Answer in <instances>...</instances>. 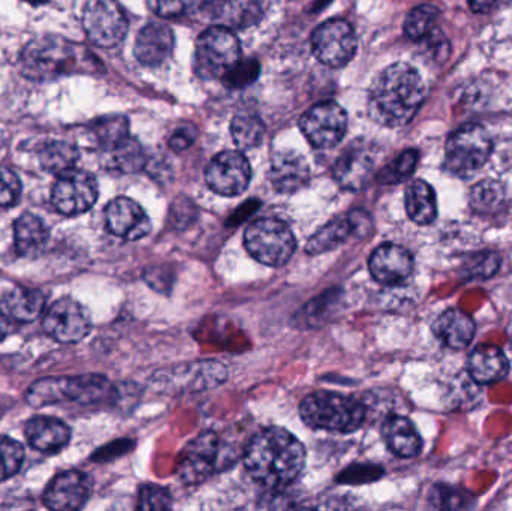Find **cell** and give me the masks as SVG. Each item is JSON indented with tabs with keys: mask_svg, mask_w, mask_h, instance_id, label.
Instances as JSON below:
<instances>
[{
	"mask_svg": "<svg viewBox=\"0 0 512 511\" xmlns=\"http://www.w3.org/2000/svg\"><path fill=\"white\" fill-rule=\"evenodd\" d=\"M426 96V86L417 69L394 63L373 80L369 92L370 119L385 128H400L414 119Z\"/></svg>",
	"mask_w": 512,
	"mask_h": 511,
	"instance_id": "1",
	"label": "cell"
},
{
	"mask_svg": "<svg viewBox=\"0 0 512 511\" xmlns=\"http://www.w3.org/2000/svg\"><path fill=\"white\" fill-rule=\"evenodd\" d=\"M306 464L303 444L282 428H267L252 437L245 450L248 473L267 488H285Z\"/></svg>",
	"mask_w": 512,
	"mask_h": 511,
	"instance_id": "2",
	"label": "cell"
},
{
	"mask_svg": "<svg viewBox=\"0 0 512 511\" xmlns=\"http://www.w3.org/2000/svg\"><path fill=\"white\" fill-rule=\"evenodd\" d=\"M116 395L113 384L102 375L42 378L29 387L26 401L30 407L78 402L81 405L101 404Z\"/></svg>",
	"mask_w": 512,
	"mask_h": 511,
	"instance_id": "3",
	"label": "cell"
},
{
	"mask_svg": "<svg viewBox=\"0 0 512 511\" xmlns=\"http://www.w3.org/2000/svg\"><path fill=\"white\" fill-rule=\"evenodd\" d=\"M300 416L310 428L351 434L363 425L366 407L348 396L316 392L303 399Z\"/></svg>",
	"mask_w": 512,
	"mask_h": 511,
	"instance_id": "4",
	"label": "cell"
},
{
	"mask_svg": "<svg viewBox=\"0 0 512 511\" xmlns=\"http://www.w3.org/2000/svg\"><path fill=\"white\" fill-rule=\"evenodd\" d=\"M78 63L77 48L62 36L32 39L20 57L21 72L33 81H50L71 74Z\"/></svg>",
	"mask_w": 512,
	"mask_h": 511,
	"instance_id": "5",
	"label": "cell"
},
{
	"mask_svg": "<svg viewBox=\"0 0 512 511\" xmlns=\"http://www.w3.org/2000/svg\"><path fill=\"white\" fill-rule=\"evenodd\" d=\"M249 254L265 266L279 267L288 263L297 248L294 233L285 222L261 218L252 222L245 233Z\"/></svg>",
	"mask_w": 512,
	"mask_h": 511,
	"instance_id": "6",
	"label": "cell"
},
{
	"mask_svg": "<svg viewBox=\"0 0 512 511\" xmlns=\"http://www.w3.org/2000/svg\"><path fill=\"white\" fill-rule=\"evenodd\" d=\"M242 56L233 30L213 26L201 33L195 45V72L204 80L222 78Z\"/></svg>",
	"mask_w": 512,
	"mask_h": 511,
	"instance_id": "7",
	"label": "cell"
},
{
	"mask_svg": "<svg viewBox=\"0 0 512 511\" xmlns=\"http://www.w3.org/2000/svg\"><path fill=\"white\" fill-rule=\"evenodd\" d=\"M493 144L486 129L465 125L454 131L445 147V167L454 176L471 177L492 155Z\"/></svg>",
	"mask_w": 512,
	"mask_h": 511,
	"instance_id": "8",
	"label": "cell"
},
{
	"mask_svg": "<svg viewBox=\"0 0 512 511\" xmlns=\"http://www.w3.org/2000/svg\"><path fill=\"white\" fill-rule=\"evenodd\" d=\"M83 27L93 44L113 48L128 33V18L117 0H89L84 6Z\"/></svg>",
	"mask_w": 512,
	"mask_h": 511,
	"instance_id": "9",
	"label": "cell"
},
{
	"mask_svg": "<svg viewBox=\"0 0 512 511\" xmlns=\"http://www.w3.org/2000/svg\"><path fill=\"white\" fill-rule=\"evenodd\" d=\"M312 50L322 65L342 68L351 62L357 51L354 27L342 18H331L313 32Z\"/></svg>",
	"mask_w": 512,
	"mask_h": 511,
	"instance_id": "10",
	"label": "cell"
},
{
	"mask_svg": "<svg viewBox=\"0 0 512 511\" xmlns=\"http://www.w3.org/2000/svg\"><path fill=\"white\" fill-rule=\"evenodd\" d=\"M98 194L95 176L72 168L59 174V179L51 191V203L62 215L77 216L95 206Z\"/></svg>",
	"mask_w": 512,
	"mask_h": 511,
	"instance_id": "11",
	"label": "cell"
},
{
	"mask_svg": "<svg viewBox=\"0 0 512 511\" xmlns=\"http://www.w3.org/2000/svg\"><path fill=\"white\" fill-rule=\"evenodd\" d=\"M225 456L227 452L218 435L213 432L200 435L183 450V458L179 465L180 479L186 485L204 482L210 474L222 470Z\"/></svg>",
	"mask_w": 512,
	"mask_h": 511,
	"instance_id": "12",
	"label": "cell"
},
{
	"mask_svg": "<svg viewBox=\"0 0 512 511\" xmlns=\"http://www.w3.org/2000/svg\"><path fill=\"white\" fill-rule=\"evenodd\" d=\"M348 117L336 102H322L310 108L300 119L304 137L316 149H331L345 137Z\"/></svg>",
	"mask_w": 512,
	"mask_h": 511,
	"instance_id": "13",
	"label": "cell"
},
{
	"mask_svg": "<svg viewBox=\"0 0 512 511\" xmlns=\"http://www.w3.org/2000/svg\"><path fill=\"white\" fill-rule=\"evenodd\" d=\"M45 333L60 344H77L92 329L89 312L77 300L63 297L48 309L42 323Z\"/></svg>",
	"mask_w": 512,
	"mask_h": 511,
	"instance_id": "14",
	"label": "cell"
},
{
	"mask_svg": "<svg viewBox=\"0 0 512 511\" xmlns=\"http://www.w3.org/2000/svg\"><path fill=\"white\" fill-rule=\"evenodd\" d=\"M252 168L245 155L236 150L219 153L207 165L206 182L216 194L237 197L248 189Z\"/></svg>",
	"mask_w": 512,
	"mask_h": 511,
	"instance_id": "15",
	"label": "cell"
},
{
	"mask_svg": "<svg viewBox=\"0 0 512 511\" xmlns=\"http://www.w3.org/2000/svg\"><path fill=\"white\" fill-rule=\"evenodd\" d=\"M372 218L364 210H352L349 215L333 219L316 231L306 245L310 255L324 254L348 242L354 234L366 237L372 231Z\"/></svg>",
	"mask_w": 512,
	"mask_h": 511,
	"instance_id": "16",
	"label": "cell"
},
{
	"mask_svg": "<svg viewBox=\"0 0 512 511\" xmlns=\"http://www.w3.org/2000/svg\"><path fill=\"white\" fill-rule=\"evenodd\" d=\"M92 492V480L81 471L57 474L44 492V504L50 510H80Z\"/></svg>",
	"mask_w": 512,
	"mask_h": 511,
	"instance_id": "17",
	"label": "cell"
},
{
	"mask_svg": "<svg viewBox=\"0 0 512 511\" xmlns=\"http://www.w3.org/2000/svg\"><path fill=\"white\" fill-rule=\"evenodd\" d=\"M105 224L114 236L140 240L152 230V222L143 207L131 198L119 197L105 209Z\"/></svg>",
	"mask_w": 512,
	"mask_h": 511,
	"instance_id": "18",
	"label": "cell"
},
{
	"mask_svg": "<svg viewBox=\"0 0 512 511\" xmlns=\"http://www.w3.org/2000/svg\"><path fill=\"white\" fill-rule=\"evenodd\" d=\"M373 279L382 285H402L414 272V258L411 252L396 243L379 246L369 260Z\"/></svg>",
	"mask_w": 512,
	"mask_h": 511,
	"instance_id": "19",
	"label": "cell"
},
{
	"mask_svg": "<svg viewBox=\"0 0 512 511\" xmlns=\"http://www.w3.org/2000/svg\"><path fill=\"white\" fill-rule=\"evenodd\" d=\"M372 147L363 140L349 144L333 167L334 179L346 191H360L373 171Z\"/></svg>",
	"mask_w": 512,
	"mask_h": 511,
	"instance_id": "20",
	"label": "cell"
},
{
	"mask_svg": "<svg viewBox=\"0 0 512 511\" xmlns=\"http://www.w3.org/2000/svg\"><path fill=\"white\" fill-rule=\"evenodd\" d=\"M268 179L280 194H294L309 183V164L301 153L282 150L271 159Z\"/></svg>",
	"mask_w": 512,
	"mask_h": 511,
	"instance_id": "21",
	"label": "cell"
},
{
	"mask_svg": "<svg viewBox=\"0 0 512 511\" xmlns=\"http://www.w3.org/2000/svg\"><path fill=\"white\" fill-rule=\"evenodd\" d=\"M174 50V33L161 23H150L141 29L135 41V57L141 65L156 68L170 59Z\"/></svg>",
	"mask_w": 512,
	"mask_h": 511,
	"instance_id": "22",
	"label": "cell"
},
{
	"mask_svg": "<svg viewBox=\"0 0 512 511\" xmlns=\"http://www.w3.org/2000/svg\"><path fill=\"white\" fill-rule=\"evenodd\" d=\"M24 435L38 452L57 453L68 446L71 429L56 417L38 416L26 423Z\"/></svg>",
	"mask_w": 512,
	"mask_h": 511,
	"instance_id": "23",
	"label": "cell"
},
{
	"mask_svg": "<svg viewBox=\"0 0 512 511\" xmlns=\"http://www.w3.org/2000/svg\"><path fill=\"white\" fill-rule=\"evenodd\" d=\"M468 374L480 386L495 384L510 374V362L504 351L496 345H480L469 356Z\"/></svg>",
	"mask_w": 512,
	"mask_h": 511,
	"instance_id": "24",
	"label": "cell"
},
{
	"mask_svg": "<svg viewBox=\"0 0 512 511\" xmlns=\"http://www.w3.org/2000/svg\"><path fill=\"white\" fill-rule=\"evenodd\" d=\"M225 378H227V369L215 360L192 363L171 372V383L176 384L179 389L194 390V392L213 389L224 383Z\"/></svg>",
	"mask_w": 512,
	"mask_h": 511,
	"instance_id": "25",
	"label": "cell"
},
{
	"mask_svg": "<svg viewBox=\"0 0 512 511\" xmlns=\"http://www.w3.org/2000/svg\"><path fill=\"white\" fill-rule=\"evenodd\" d=\"M101 162L107 170L129 174L143 170L146 155L143 147L131 135L101 147Z\"/></svg>",
	"mask_w": 512,
	"mask_h": 511,
	"instance_id": "26",
	"label": "cell"
},
{
	"mask_svg": "<svg viewBox=\"0 0 512 511\" xmlns=\"http://www.w3.org/2000/svg\"><path fill=\"white\" fill-rule=\"evenodd\" d=\"M436 338L453 350H465L475 336V323L460 309H448L433 323Z\"/></svg>",
	"mask_w": 512,
	"mask_h": 511,
	"instance_id": "27",
	"label": "cell"
},
{
	"mask_svg": "<svg viewBox=\"0 0 512 511\" xmlns=\"http://www.w3.org/2000/svg\"><path fill=\"white\" fill-rule=\"evenodd\" d=\"M382 437L388 449L403 459L415 458L423 449V440L411 420L402 416H390L385 420Z\"/></svg>",
	"mask_w": 512,
	"mask_h": 511,
	"instance_id": "28",
	"label": "cell"
},
{
	"mask_svg": "<svg viewBox=\"0 0 512 511\" xmlns=\"http://www.w3.org/2000/svg\"><path fill=\"white\" fill-rule=\"evenodd\" d=\"M45 308V296L42 291L17 287L8 291L0 300V311L9 320L18 323H32Z\"/></svg>",
	"mask_w": 512,
	"mask_h": 511,
	"instance_id": "29",
	"label": "cell"
},
{
	"mask_svg": "<svg viewBox=\"0 0 512 511\" xmlns=\"http://www.w3.org/2000/svg\"><path fill=\"white\" fill-rule=\"evenodd\" d=\"M48 239H50V231L38 216L24 213L15 221V249L23 257L38 255L47 246Z\"/></svg>",
	"mask_w": 512,
	"mask_h": 511,
	"instance_id": "30",
	"label": "cell"
},
{
	"mask_svg": "<svg viewBox=\"0 0 512 511\" xmlns=\"http://www.w3.org/2000/svg\"><path fill=\"white\" fill-rule=\"evenodd\" d=\"M406 212L418 225H429L438 216V203L432 186L424 180H414L405 192Z\"/></svg>",
	"mask_w": 512,
	"mask_h": 511,
	"instance_id": "31",
	"label": "cell"
},
{
	"mask_svg": "<svg viewBox=\"0 0 512 511\" xmlns=\"http://www.w3.org/2000/svg\"><path fill=\"white\" fill-rule=\"evenodd\" d=\"M256 0H222L215 9V20L227 29H248L261 18Z\"/></svg>",
	"mask_w": 512,
	"mask_h": 511,
	"instance_id": "32",
	"label": "cell"
},
{
	"mask_svg": "<svg viewBox=\"0 0 512 511\" xmlns=\"http://www.w3.org/2000/svg\"><path fill=\"white\" fill-rule=\"evenodd\" d=\"M78 161V149L68 141H48L39 150V162L48 173L59 174L72 170Z\"/></svg>",
	"mask_w": 512,
	"mask_h": 511,
	"instance_id": "33",
	"label": "cell"
},
{
	"mask_svg": "<svg viewBox=\"0 0 512 511\" xmlns=\"http://www.w3.org/2000/svg\"><path fill=\"white\" fill-rule=\"evenodd\" d=\"M264 134V122L252 111H240L231 122V135L239 149H255L264 140Z\"/></svg>",
	"mask_w": 512,
	"mask_h": 511,
	"instance_id": "34",
	"label": "cell"
},
{
	"mask_svg": "<svg viewBox=\"0 0 512 511\" xmlns=\"http://www.w3.org/2000/svg\"><path fill=\"white\" fill-rule=\"evenodd\" d=\"M507 191L496 180H483L474 186L471 192L472 209L481 215H493L502 212L507 206Z\"/></svg>",
	"mask_w": 512,
	"mask_h": 511,
	"instance_id": "35",
	"label": "cell"
},
{
	"mask_svg": "<svg viewBox=\"0 0 512 511\" xmlns=\"http://www.w3.org/2000/svg\"><path fill=\"white\" fill-rule=\"evenodd\" d=\"M439 9L433 5H420L409 12L405 20V35L412 41H420L432 33L438 21Z\"/></svg>",
	"mask_w": 512,
	"mask_h": 511,
	"instance_id": "36",
	"label": "cell"
},
{
	"mask_svg": "<svg viewBox=\"0 0 512 511\" xmlns=\"http://www.w3.org/2000/svg\"><path fill=\"white\" fill-rule=\"evenodd\" d=\"M417 164V150H405L394 161H391L390 164L385 165L379 171L378 180L384 185H397V183L405 182L414 174Z\"/></svg>",
	"mask_w": 512,
	"mask_h": 511,
	"instance_id": "37",
	"label": "cell"
},
{
	"mask_svg": "<svg viewBox=\"0 0 512 511\" xmlns=\"http://www.w3.org/2000/svg\"><path fill=\"white\" fill-rule=\"evenodd\" d=\"M90 129H92L93 137H95L99 149L129 135L128 119L123 116H117V114L93 120Z\"/></svg>",
	"mask_w": 512,
	"mask_h": 511,
	"instance_id": "38",
	"label": "cell"
},
{
	"mask_svg": "<svg viewBox=\"0 0 512 511\" xmlns=\"http://www.w3.org/2000/svg\"><path fill=\"white\" fill-rule=\"evenodd\" d=\"M502 258L492 251L477 252L463 264V275L466 279H489L498 273Z\"/></svg>",
	"mask_w": 512,
	"mask_h": 511,
	"instance_id": "39",
	"label": "cell"
},
{
	"mask_svg": "<svg viewBox=\"0 0 512 511\" xmlns=\"http://www.w3.org/2000/svg\"><path fill=\"white\" fill-rule=\"evenodd\" d=\"M24 449L18 441L0 437V483L14 477L23 467Z\"/></svg>",
	"mask_w": 512,
	"mask_h": 511,
	"instance_id": "40",
	"label": "cell"
},
{
	"mask_svg": "<svg viewBox=\"0 0 512 511\" xmlns=\"http://www.w3.org/2000/svg\"><path fill=\"white\" fill-rule=\"evenodd\" d=\"M430 503L436 509L459 510L471 509L475 506V498L469 492L451 488V486H436L430 495Z\"/></svg>",
	"mask_w": 512,
	"mask_h": 511,
	"instance_id": "41",
	"label": "cell"
},
{
	"mask_svg": "<svg viewBox=\"0 0 512 511\" xmlns=\"http://www.w3.org/2000/svg\"><path fill=\"white\" fill-rule=\"evenodd\" d=\"M261 72V65L258 60L246 59L239 60L227 74L222 77L225 86L230 89H243V87L251 86L255 83L256 78L259 77Z\"/></svg>",
	"mask_w": 512,
	"mask_h": 511,
	"instance_id": "42",
	"label": "cell"
},
{
	"mask_svg": "<svg viewBox=\"0 0 512 511\" xmlns=\"http://www.w3.org/2000/svg\"><path fill=\"white\" fill-rule=\"evenodd\" d=\"M203 3L204 0H147L149 8L155 14L165 18L191 14V12L197 11Z\"/></svg>",
	"mask_w": 512,
	"mask_h": 511,
	"instance_id": "43",
	"label": "cell"
},
{
	"mask_svg": "<svg viewBox=\"0 0 512 511\" xmlns=\"http://www.w3.org/2000/svg\"><path fill=\"white\" fill-rule=\"evenodd\" d=\"M173 507V498L170 491L162 486L146 485L140 489L138 509L140 510H168Z\"/></svg>",
	"mask_w": 512,
	"mask_h": 511,
	"instance_id": "44",
	"label": "cell"
},
{
	"mask_svg": "<svg viewBox=\"0 0 512 511\" xmlns=\"http://www.w3.org/2000/svg\"><path fill=\"white\" fill-rule=\"evenodd\" d=\"M21 182L14 171L0 167V207L15 206L20 200Z\"/></svg>",
	"mask_w": 512,
	"mask_h": 511,
	"instance_id": "45",
	"label": "cell"
},
{
	"mask_svg": "<svg viewBox=\"0 0 512 511\" xmlns=\"http://www.w3.org/2000/svg\"><path fill=\"white\" fill-rule=\"evenodd\" d=\"M198 129L195 128L192 123H185L180 126L179 129L174 131V134L170 138V147L176 152H183V150L189 149L197 140Z\"/></svg>",
	"mask_w": 512,
	"mask_h": 511,
	"instance_id": "46",
	"label": "cell"
},
{
	"mask_svg": "<svg viewBox=\"0 0 512 511\" xmlns=\"http://www.w3.org/2000/svg\"><path fill=\"white\" fill-rule=\"evenodd\" d=\"M501 0H469V5L474 12L478 14H486L493 11Z\"/></svg>",
	"mask_w": 512,
	"mask_h": 511,
	"instance_id": "47",
	"label": "cell"
},
{
	"mask_svg": "<svg viewBox=\"0 0 512 511\" xmlns=\"http://www.w3.org/2000/svg\"><path fill=\"white\" fill-rule=\"evenodd\" d=\"M9 318L6 317L5 314H3L2 311H0V342L3 341V339L6 338V335L9 333Z\"/></svg>",
	"mask_w": 512,
	"mask_h": 511,
	"instance_id": "48",
	"label": "cell"
},
{
	"mask_svg": "<svg viewBox=\"0 0 512 511\" xmlns=\"http://www.w3.org/2000/svg\"><path fill=\"white\" fill-rule=\"evenodd\" d=\"M29 3H35V5H41V3L48 2V0H26Z\"/></svg>",
	"mask_w": 512,
	"mask_h": 511,
	"instance_id": "49",
	"label": "cell"
},
{
	"mask_svg": "<svg viewBox=\"0 0 512 511\" xmlns=\"http://www.w3.org/2000/svg\"><path fill=\"white\" fill-rule=\"evenodd\" d=\"M3 411H5V407H3V404H0V416H2Z\"/></svg>",
	"mask_w": 512,
	"mask_h": 511,
	"instance_id": "50",
	"label": "cell"
}]
</instances>
